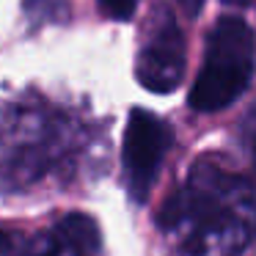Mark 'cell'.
<instances>
[{"instance_id":"cell-6","label":"cell","mask_w":256,"mask_h":256,"mask_svg":"<svg viewBox=\"0 0 256 256\" xmlns=\"http://www.w3.org/2000/svg\"><path fill=\"white\" fill-rule=\"evenodd\" d=\"M61 234V256H102V232L96 218L86 212H66L56 220Z\"/></svg>"},{"instance_id":"cell-10","label":"cell","mask_w":256,"mask_h":256,"mask_svg":"<svg viewBox=\"0 0 256 256\" xmlns=\"http://www.w3.org/2000/svg\"><path fill=\"white\" fill-rule=\"evenodd\" d=\"M100 14L110 22H132L140 0H94Z\"/></svg>"},{"instance_id":"cell-1","label":"cell","mask_w":256,"mask_h":256,"mask_svg":"<svg viewBox=\"0 0 256 256\" xmlns=\"http://www.w3.org/2000/svg\"><path fill=\"white\" fill-rule=\"evenodd\" d=\"M102 127L91 113L36 88L8 94L0 116L3 198L39 190H66L91 171Z\"/></svg>"},{"instance_id":"cell-8","label":"cell","mask_w":256,"mask_h":256,"mask_svg":"<svg viewBox=\"0 0 256 256\" xmlns=\"http://www.w3.org/2000/svg\"><path fill=\"white\" fill-rule=\"evenodd\" d=\"M20 12L28 34H39L50 25H66L72 20L69 0H20Z\"/></svg>"},{"instance_id":"cell-2","label":"cell","mask_w":256,"mask_h":256,"mask_svg":"<svg viewBox=\"0 0 256 256\" xmlns=\"http://www.w3.org/2000/svg\"><path fill=\"white\" fill-rule=\"evenodd\" d=\"M154 228L176 256H245L256 242V179L201 154L168 190Z\"/></svg>"},{"instance_id":"cell-3","label":"cell","mask_w":256,"mask_h":256,"mask_svg":"<svg viewBox=\"0 0 256 256\" xmlns=\"http://www.w3.org/2000/svg\"><path fill=\"white\" fill-rule=\"evenodd\" d=\"M256 74V36L237 14H220L204 36V56L188 91V108L198 116L228 110Z\"/></svg>"},{"instance_id":"cell-11","label":"cell","mask_w":256,"mask_h":256,"mask_svg":"<svg viewBox=\"0 0 256 256\" xmlns=\"http://www.w3.org/2000/svg\"><path fill=\"white\" fill-rule=\"evenodd\" d=\"M176 6H179V12H182L188 20H196V17H201L206 0H176Z\"/></svg>"},{"instance_id":"cell-12","label":"cell","mask_w":256,"mask_h":256,"mask_svg":"<svg viewBox=\"0 0 256 256\" xmlns=\"http://www.w3.org/2000/svg\"><path fill=\"white\" fill-rule=\"evenodd\" d=\"M223 6H234V8H245L250 3V0H220Z\"/></svg>"},{"instance_id":"cell-7","label":"cell","mask_w":256,"mask_h":256,"mask_svg":"<svg viewBox=\"0 0 256 256\" xmlns=\"http://www.w3.org/2000/svg\"><path fill=\"white\" fill-rule=\"evenodd\" d=\"M0 256H61V234H58L56 223L47 228H34V232L3 226Z\"/></svg>"},{"instance_id":"cell-4","label":"cell","mask_w":256,"mask_h":256,"mask_svg":"<svg viewBox=\"0 0 256 256\" xmlns=\"http://www.w3.org/2000/svg\"><path fill=\"white\" fill-rule=\"evenodd\" d=\"M132 74L140 88L157 96L174 94L184 83L188 39L176 20V12L166 0H157L140 25Z\"/></svg>"},{"instance_id":"cell-5","label":"cell","mask_w":256,"mask_h":256,"mask_svg":"<svg viewBox=\"0 0 256 256\" xmlns=\"http://www.w3.org/2000/svg\"><path fill=\"white\" fill-rule=\"evenodd\" d=\"M176 135L168 118L149 108H130L122 132V188L130 204L146 206Z\"/></svg>"},{"instance_id":"cell-9","label":"cell","mask_w":256,"mask_h":256,"mask_svg":"<svg viewBox=\"0 0 256 256\" xmlns=\"http://www.w3.org/2000/svg\"><path fill=\"white\" fill-rule=\"evenodd\" d=\"M237 144H240V149H242V154L248 157L250 176L256 179V102L237 122Z\"/></svg>"}]
</instances>
